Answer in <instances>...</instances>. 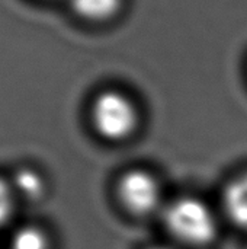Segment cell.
I'll use <instances>...</instances> for the list:
<instances>
[{
  "mask_svg": "<svg viewBox=\"0 0 247 249\" xmlns=\"http://www.w3.org/2000/svg\"><path fill=\"white\" fill-rule=\"evenodd\" d=\"M13 191L26 200H35L44 193V179L32 169H20L15 175Z\"/></svg>",
  "mask_w": 247,
  "mask_h": 249,
  "instance_id": "6",
  "label": "cell"
},
{
  "mask_svg": "<svg viewBox=\"0 0 247 249\" xmlns=\"http://www.w3.org/2000/svg\"><path fill=\"white\" fill-rule=\"evenodd\" d=\"M224 206L230 219L247 228V174L234 179L224 193Z\"/></svg>",
  "mask_w": 247,
  "mask_h": 249,
  "instance_id": "4",
  "label": "cell"
},
{
  "mask_svg": "<svg viewBox=\"0 0 247 249\" xmlns=\"http://www.w3.org/2000/svg\"><path fill=\"white\" fill-rule=\"evenodd\" d=\"M92 121L100 136L109 140L128 137L137 125L134 104L119 92H103L92 105Z\"/></svg>",
  "mask_w": 247,
  "mask_h": 249,
  "instance_id": "2",
  "label": "cell"
},
{
  "mask_svg": "<svg viewBox=\"0 0 247 249\" xmlns=\"http://www.w3.org/2000/svg\"><path fill=\"white\" fill-rule=\"evenodd\" d=\"M13 187L0 178V226H3L13 212Z\"/></svg>",
  "mask_w": 247,
  "mask_h": 249,
  "instance_id": "8",
  "label": "cell"
},
{
  "mask_svg": "<svg viewBox=\"0 0 247 249\" xmlns=\"http://www.w3.org/2000/svg\"><path fill=\"white\" fill-rule=\"evenodd\" d=\"M154 249H166V248H154Z\"/></svg>",
  "mask_w": 247,
  "mask_h": 249,
  "instance_id": "9",
  "label": "cell"
},
{
  "mask_svg": "<svg viewBox=\"0 0 247 249\" xmlns=\"http://www.w3.org/2000/svg\"><path fill=\"white\" fill-rule=\"evenodd\" d=\"M122 204L135 214H147L160 203V188L157 181L144 171L127 172L118 185Z\"/></svg>",
  "mask_w": 247,
  "mask_h": 249,
  "instance_id": "3",
  "label": "cell"
},
{
  "mask_svg": "<svg viewBox=\"0 0 247 249\" xmlns=\"http://www.w3.org/2000/svg\"><path fill=\"white\" fill-rule=\"evenodd\" d=\"M10 249H49V242L44 231L35 226H23L12 236Z\"/></svg>",
  "mask_w": 247,
  "mask_h": 249,
  "instance_id": "7",
  "label": "cell"
},
{
  "mask_svg": "<svg viewBox=\"0 0 247 249\" xmlns=\"http://www.w3.org/2000/svg\"><path fill=\"white\" fill-rule=\"evenodd\" d=\"M169 231L182 242L204 245L213 241L217 225L210 209L195 198H181L166 212Z\"/></svg>",
  "mask_w": 247,
  "mask_h": 249,
  "instance_id": "1",
  "label": "cell"
},
{
  "mask_svg": "<svg viewBox=\"0 0 247 249\" xmlns=\"http://www.w3.org/2000/svg\"><path fill=\"white\" fill-rule=\"evenodd\" d=\"M71 9L86 20H105L121 7V0H70Z\"/></svg>",
  "mask_w": 247,
  "mask_h": 249,
  "instance_id": "5",
  "label": "cell"
}]
</instances>
